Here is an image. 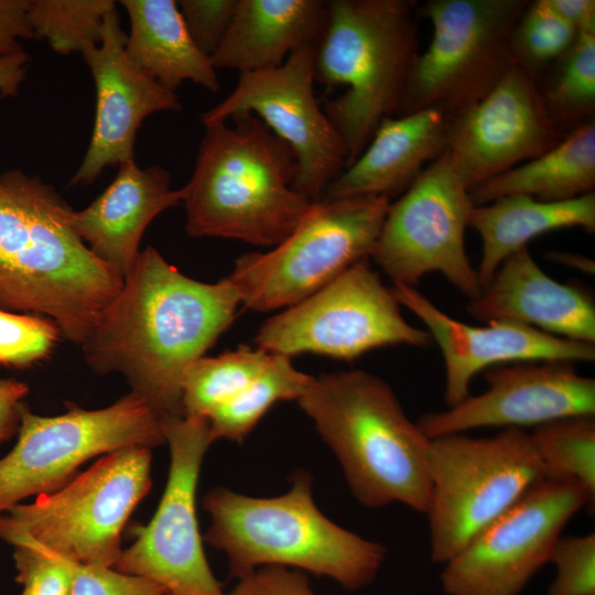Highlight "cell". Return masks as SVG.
<instances>
[{
  "label": "cell",
  "instance_id": "cell-1",
  "mask_svg": "<svg viewBox=\"0 0 595 595\" xmlns=\"http://www.w3.org/2000/svg\"><path fill=\"white\" fill-rule=\"evenodd\" d=\"M239 293L229 277L205 283L149 246L83 342L87 366L118 372L163 421L183 413L188 368L232 324Z\"/></svg>",
  "mask_w": 595,
  "mask_h": 595
},
{
  "label": "cell",
  "instance_id": "cell-2",
  "mask_svg": "<svg viewBox=\"0 0 595 595\" xmlns=\"http://www.w3.org/2000/svg\"><path fill=\"white\" fill-rule=\"evenodd\" d=\"M73 213L41 178L0 173V309L44 316L82 345L123 279L78 237Z\"/></svg>",
  "mask_w": 595,
  "mask_h": 595
},
{
  "label": "cell",
  "instance_id": "cell-3",
  "mask_svg": "<svg viewBox=\"0 0 595 595\" xmlns=\"http://www.w3.org/2000/svg\"><path fill=\"white\" fill-rule=\"evenodd\" d=\"M204 125L195 167L182 187L191 237H219L274 247L313 202L293 188L292 149L256 115ZM228 119V120H229Z\"/></svg>",
  "mask_w": 595,
  "mask_h": 595
},
{
  "label": "cell",
  "instance_id": "cell-4",
  "mask_svg": "<svg viewBox=\"0 0 595 595\" xmlns=\"http://www.w3.org/2000/svg\"><path fill=\"white\" fill-rule=\"evenodd\" d=\"M333 451L350 493L367 508L401 504L425 513L431 439L390 386L364 370L314 377L298 400Z\"/></svg>",
  "mask_w": 595,
  "mask_h": 595
},
{
  "label": "cell",
  "instance_id": "cell-5",
  "mask_svg": "<svg viewBox=\"0 0 595 595\" xmlns=\"http://www.w3.org/2000/svg\"><path fill=\"white\" fill-rule=\"evenodd\" d=\"M312 483L299 472L291 488L275 497L212 488L203 498L212 520L204 540L226 554L237 578L277 565L329 577L347 591L366 587L379 573L386 548L322 513Z\"/></svg>",
  "mask_w": 595,
  "mask_h": 595
},
{
  "label": "cell",
  "instance_id": "cell-6",
  "mask_svg": "<svg viewBox=\"0 0 595 595\" xmlns=\"http://www.w3.org/2000/svg\"><path fill=\"white\" fill-rule=\"evenodd\" d=\"M416 4L410 0H331L314 46V77L343 94L325 113L348 153L365 150L380 122L397 115L418 56Z\"/></svg>",
  "mask_w": 595,
  "mask_h": 595
},
{
  "label": "cell",
  "instance_id": "cell-7",
  "mask_svg": "<svg viewBox=\"0 0 595 595\" xmlns=\"http://www.w3.org/2000/svg\"><path fill=\"white\" fill-rule=\"evenodd\" d=\"M151 448L101 455L62 488L0 515V538L32 543L78 564L113 567L121 532L151 487Z\"/></svg>",
  "mask_w": 595,
  "mask_h": 595
},
{
  "label": "cell",
  "instance_id": "cell-8",
  "mask_svg": "<svg viewBox=\"0 0 595 595\" xmlns=\"http://www.w3.org/2000/svg\"><path fill=\"white\" fill-rule=\"evenodd\" d=\"M428 517L430 556L443 565L508 509L544 470L530 434L504 429L431 439Z\"/></svg>",
  "mask_w": 595,
  "mask_h": 595
},
{
  "label": "cell",
  "instance_id": "cell-9",
  "mask_svg": "<svg viewBox=\"0 0 595 595\" xmlns=\"http://www.w3.org/2000/svg\"><path fill=\"white\" fill-rule=\"evenodd\" d=\"M390 203L385 196L313 202L279 245L235 261L228 277L241 304L258 312L290 307L370 258Z\"/></svg>",
  "mask_w": 595,
  "mask_h": 595
},
{
  "label": "cell",
  "instance_id": "cell-10",
  "mask_svg": "<svg viewBox=\"0 0 595 595\" xmlns=\"http://www.w3.org/2000/svg\"><path fill=\"white\" fill-rule=\"evenodd\" d=\"M527 0H429L416 6L433 37L418 54L397 116L429 108L447 115L482 100L513 63L510 40Z\"/></svg>",
  "mask_w": 595,
  "mask_h": 595
},
{
  "label": "cell",
  "instance_id": "cell-11",
  "mask_svg": "<svg viewBox=\"0 0 595 595\" xmlns=\"http://www.w3.org/2000/svg\"><path fill=\"white\" fill-rule=\"evenodd\" d=\"M163 443L162 420L133 392L102 409L72 405L55 416L34 414L24 403L18 441L0 458V515L30 496L62 488L91 457Z\"/></svg>",
  "mask_w": 595,
  "mask_h": 595
},
{
  "label": "cell",
  "instance_id": "cell-12",
  "mask_svg": "<svg viewBox=\"0 0 595 595\" xmlns=\"http://www.w3.org/2000/svg\"><path fill=\"white\" fill-rule=\"evenodd\" d=\"M431 340L426 329L402 316L392 289L382 283L369 258L269 317L255 338L257 347L270 354L311 353L346 361L385 346L424 347Z\"/></svg>",
  "mask_w": 595,
  "mask_h": 595
},
{
  "label": "cell",
  "instance_id": "cell-13",
  "mask_svg": "<svg viewBox=\"0 0 595 595\" xmlns=\"http://www.w3.org/2000/svg\"><path fill=\"white\" fill-rule=\"evenodd\" d=\"M594 500L577 482L543 475L442 565L443 593L519 595L549 563L567 522Z\"/></svg>",
  "mask_w": 595,
  "mask_h": 595
},
{
  "label": "cell",
  "instance_id": "cell-14",
  "mask_svg": "<svg viewBox=\"0 0 595 595\" xmlns=\"http://www.w3.org/2000/svg\"><path fill=\"white\" fill-rule=\"evenodd\" d=\"M473 207L468 187L445 150L390 203L369 259L393 284L414 286L425 274L437 272L473 300L482 291L465 249Z\"/></svg>",
  "mask_w": 595,
  "mask_h": 595
},
{
  "label": "cell",
  "instance_id": "cell-15",
  "mask_svg": "<svg viewBox=\"0 0 595 595\" xmlns=\"http://www.w3.org/2000/svg\"><path fill=\"white\" fill-rule=\"evenodd\" d=\"M162 428L170 448L164 493L113 569L156 583L165 595H226L206 560L196 517L201 466L213 443L208 421L183 415L163 420Z\"/></svg>",
  "mask_w": 595,
  "mask_h": 595
},
{
  "label": "cell",
  "instance_id": "cell-16",
  "mask_svg": "<svg viewBox=\"0 0 595 595\" xmlns=\"http://www.w3.org/2000/svg\"><path fill=\"white\" fill-rule=\"evenodd\" d=\"M314 45L293 52L280 66L240 73L234 90L201 115L203 125L250 112L293 151V188L311 202L321 199L346 169V145L314 94Z\"/></svg>",
  "mask_w": 595,
  "mask_h": 595
},
{
  "label": "cell",
  "instance_id": "cell-17",
  "mask_svg": "<svg viewBox=\"0 0 595 595\" xmlns=\"http://www.w3.org/2000/svg\"><path fill=\"white\" fill-rule=\"evenodd\" d=\"M564 137L538 78L512 63L482 100L447 115L446 152L469 191L543 154Z\"/></svg>",
  "mask_w": 595,
  "mask_h": 595
},
{
  "label": "cell",
  "instance_id": "cell-18",
  "mask_svg": "<svg viewBox=\"0 0 595 595\" xmlns=\"http://www.w3.org/2000/svg\"><path fill=\"white\" fill-rule=\"evenodd\" d=\"M487 389L416 422L430 439L480 428H537L556 420L595 416V379L572 361L512 363L487 369Z\"/></svg>",
  "mask_w": 595,
  "mask_h": 595
},
{
  "label": "cell",
  "instance_id": "cell-19",
  "mask_svg": "<svg viewBox=\"0 0 595 595\" xmlns=\"http://www.w3.org/2000/svg\"><path fill=\"white\" fill-rule=\"evenodd\" d=\"M127 33L119 13L109 12L100 41L82 55L96 88V110L85 156L71 185L94 182L107 166L134 160V143L142 121L159 111H180L175 91L141 71L126 53Z\"/></svg>",
  "mask_w": 595,
  "mask_h": 595
},
{
  "label": "cell",
  "instance_id": "cell-20",
  "mask_svg": "<svg viewBox=\"0 0 595 595\" xmlns=\"http://www.w3.org/2000/svg\"><path fill=\"white\" fill-rule=\"evenodd\" d=\"M392 292L400 305L424 323L442 353L447 407L467 398L474 377L494 366L541 360H595L594 344L553 336L512 322L469 325L448 316L414 286L396 283Z\"/></svg>",
  "mask_w": 595,
  "mask_h": 595
},
{
  "label": "cell",
  "instance_id": "cell-21",
  "mask_svg": "<svg viewBox=\"0 0 595 595\" xmlns=\"http://www.w3.org/2000/svg\"><path fill=\"white\" fill-rule=\"evenodd\" d=\"M483 322H512L543 333L595 343V302L581 285L549 277L521 248L502 261L480 293L467 304Z\"/></svg>",
  "mask_w": 595,
  "mask_h": 595
},
{
  "label": "cell",
  "instance_id": "cell-22",
  "mask_svg": "<svg viewBox=\"0 0 595 595\" xmlns=\"http://www.w3.org/2000/svg\"><path fill=\"white\" fill-rule=\"evenodd\" d=\"M182 199L167 170L158 164L142 169L131 160L118 165L112 182L87 207L74 210L72 225L88 249L125 279L149 224Z\"/></svg>",
  "mask_w": 595,
  "mask_h": 595
},
{
  "label": "cell",
  "instance_id": "cell-23",
  "mask_svg": "<svg viewBox=\"0 0 595 595\" xmlns=\"http://www.w3.org/2000/svg\"><path fill=\"white\" fill-rule=\"evenodd\" d=\"M446 127L447 113L436 108L385 118L361 154L323 197L390 198L405 191L428 164L445 152Z\"/></svg>",
  "mask_w": 595,
  "mask_h": 595
},
{
  "label": "cell",
  "instance_id": "cell-24",
  "mask_svg": "<svg viewBox=\"0 0 595 595\" xmlns=\"http://www.w3.org/2000/svg\"><path fill=\"white\" fill-rule=\"evenodd\" d=\"M325 19L322 0H238L210 62L239 74L280 66L296 50L315 46Z\"/></svg>",
  "mask_w": 595,
  "mask_h": 595
},
{
  "label": "cell",
  "instance_id": "cell-25",
  "mask_svg": "<svg viewBox=\"0 0 595 595\" xmlns=\"http://www.w3.org/2000/svg\"><path fill=\"white\" fill-rule=\"evenodd\" d=\"M130 30L126 53L145 74L175 90L191 80L216 93L219 79L210 58L193 42L175 0H121Z\"/></svg>",
  "mask_w": 595,
  "mask_h": 595
},
{
  "label": "cell",
  "instance_id": "cell-26",
  "mask_svg": "<svg viewBox=\"0 0 595 595\" xmlns=\"http://www.w3.org/2000/svg\"><path fill=\"white\" fill-rule=\"evenodd\" d=\"M469 225L482 238L477 274L483 288L505 259L542 234L570 227L593 234L595 193L560 202H544L522 194L502 196L474 206Z\"/></svg>",
  "mask_w": 595,
  "mask_h": 595
},
{
  "label": "cell",
  "instance_id": "cell-27",
  "mask_svg": "<svg viewBox=\"0 0 595 595\" xmlns=\"http://www.w3.org/2000/svg\"><path fill=\"white\" fill-rule=\"evenodd\" d=\"M595 125L588 121L543 154L494 176L468 191L474 206L522 194L544 202L576 198L594 192Z\"/></svg>",
  "mask_w": 595,
  "mask_h": 595
},
{
  "label": "cell",
  "instance_id": "cell-28",
  "mask_svg": "<svg viewBox=\"0 0 595 595\" xmlns=\"http://www.w3.org/2000/svg\"><path fill=\"white\" fill-rule=\"evenodd\" d=\"M313 378L298 370L291 357L272 354L255 380L207 418L213 442H242L272 405L284 400L298 401Z\"/></svg>",
  "mask_w": 595,
  "mask_h": 595
},
{
  "label": "cell",
  "instance_id": "cell-29",
  "mask_svg": "<svg viewBox=\"0 0 595 595\" xmlns=\"http://www.w3.org/2000/svg\"><path fill=\"white\" fill-rule=\"evenodd\" d=\"M272 354L249 346L216 357H202L186 371L183 381V413L207 419L255 380Z\"/></svg>",
  "mask_w": 595,
  "mask_h": 595
},
{
  "label": "cell",
  "instance_id": "cell-30",
  "mask_svg": "<svg viewBox=\"0 0 595 595\" xmlns=\"http://www.w3.org/2000/svg\"><path fill=\"white\" fill-rule=\"evenodd\" d=\"M556 64L550 84L540 93L558 127L575 129L595 110V28L578 31Z\"/></svg>",
  "mask_w": 595,
  "mask_h": 595
},
{
  "label": "cell",
  "instance_id": "cell-31",
  "mask_svg": "<svg viewBox=\"0 0 595 595\" xmlns=\"http://www.w3.org/2000/svg\"><path fill=\"white\" fill-rule=\"evenodd\" d=\"M116 9L112 0H29L28 19L33 39L68 55L97 44L107 14Z\"/></svg>",
  "mask_w": 595,
  "mask_h": 595
},
{
  "label": "cell",
  "instance_id": "cell-32",
  "mask_svg": "<svg viewBox=\"0 0 595 595\" xmlns=\"http://www.w3.org/2000/svg\"><path fill=\"white\" fill-rule=\"evenodd\" d=\"M529 434L544 475L573 479L595 497V416L556 420Z\"/></svg>",
  "mask_w": 595,
  "mask_h": 595
},
{
  "label": "cell",
  "instance_id": "cell-33",
  "mask_svg": "<svg viewBox=\"0 0 595 595\" xmlns=\"http://www.w3.org/2000/svg\"><path fill=\"white\" fill-rule=\"evenodd\" d=\"M576 36L577 31L547 0L529 2L511 34L512 62L538 78L573 45Z\"/></svg>",
  "mask_w": 595,
  "mask_h": 595
},
{
  "label": "cell",
  "instance_id": "cell-34",
  "mask_svg": "<svg viewBox=\"0 0 595 595\" xmlns=\"http://www.w3.org/2000/svg\"><path fill=\"white\" fill-rule=\"evenodd\" d=\"M62 337L51 320L0 309V366L28 368L46 359Z\"/></svg>",
  "mask_w": 595,
  "mask_h": 595
},
{
  "label": "cell",
  "instance_id": "cell-35",
  "mask_svg": "<svg viewBox=\"0 0 595 595\" xmlns=\"http://www.w3.org/2000/svg\"><path fill=\"white\" fill-rule=\"evenodd\" d=\"M13 548L17 580L24 595H72L78 563L32 543Z\"/></svg>",
  "mask_w": 595,
  "mask_h": 595
},
{
  "label": "cell",
  "instance_id": "cell-36",
  "mask_svg": "<svg viewBox=\"0 0 595 595\" xmlns=\"http://www.w3.org/2000/svg\"><path fill=\"white\" fill-rule=\"evenodd\" d=\"M549 563L555 576L548 595H595V534L560 537Z\"/></svg>",
  "mask_w": 595,
  "mask_h": 595
},
{
  "label": "cell",
  "instance_id": "cell-37",
  "mask_svg": "<svg viewBox=\"0 0 595 595\" xmlns=\"http://www.w3.org/2000/svg\"><path fill=\"white\" fill-rule=\"evenodd\" d=\"M177 4L193 42L210 57L231 23L238 0H181Z\"/></svg>",
  "mask_w": 595,
  "mask_h": 595
},
{
  "label": "cell",
  "instance_id": "cell-38",
  "mask_svg": "<svg viewBox=\"0 0 595 595\" xmlns=\"http://www.w3.org/2000/svg\"><path fill=\"white\" fill-rule=\"evenodd\" d=\"M163 587L147 578L113 567L78 564L72 595H165Z\"/></svg>",
  "mask_w": 595,
  "mask_h": 595
},
{
  "label": "cell",
  "instance_id": "cell-39",
  "mask_svg": "<svg viewBox=\"0 0 595 595\" xmlns=\"http://www.w3.org/2000/svg\"><path fill=\"white\" fill-rule=\"evenodd\" d=\"M226 595H318L305 572L277 565H267L238 577Z\"/></svg>",
  "mask_w": 595,
  "mask_h": 595
},
{
  "label": "cell",
  "instance_id": "cell-40",
  "mask_svg": "<svg viewBox=\"0 0 595 595\" xmlns=\"http://www.w3.org/2000/svg\"><path fill=\"white\" fill-rule=\"evenodd\" d=\"M29 0H0V57L22 51L33 39L28 19Z\"/></svg>",
  "mask_w": 595,
  "mask_h": 595
},
{
  "label": "cell",
  "instance_id": "cell-41",
  "mask_svg": "<svg viewBox=\"0 0 595 595\" xmlns=\"http://www.w3.org/2000/svg\"><path fill=\"white\" fill-rule=\"evenodd\" d=\"M28 392L29 387L24 382L0 379V444L18 433L23 399Z\"/></svg>",
  "mask_w": 595,
  "mask_h": 595
},
{
  "label": "cell",
  "instance_id": "cell-42",
  "mask_svg": "<svg viewBox=\"0 0 595 595\" xmlns=\"http://www.w3.org/2000/svg\"><path fill=\"white\" fill-rule=\"evenodd\" d=\"M547 2L577 32L595 28L594 0H547Z\"/></svg>",
  "mask_w": 595,
  "mask_h": 595
},
{
  "label": "cell",
  "instance_id": "cell-43",
  "mask_svg": "<svg viewBox=\"0 0 595 595\" xmlns=\"http://www.w3.org/2000/svg\"><path fill=\"white\" fill-rule=\"evenodd\" d=\"M29 55L24 50L0 57V96L14 97L23 84Z\"/></svg>",
  "mask_w": 595,
  "mask_h": 595
},
{
  "label": "cell",
  "instance_id": "cell-44",
  "mask_svg": "<svg viewBox=\"0 0 595 595\" xmlns=\"http://www.w3.org/2000/svg\"><path fill=\"white\" fill-rule=\"evenodd\" d=\"M545 256L553 262L577 269L584 273L594 274L595 272V262L584 256L563 251H549Z\"/></svg>",
  "mask_w": 595,
  "mask_h": 595
},
{
  "label": "cell",
  "instance_id": "cell-45",
  "mask_svg": "<svg viewBox=\"0 0 595 595\" xmlns=\"http://www.w3.org/2000/svg\"><path fill=\"white\" fill-rule=\"evenodd\" d=\"M21 595H24L23 593Z\"/></svg>",
  "mask_w": 595,
  "mask_h": 595
}]
</instances>
